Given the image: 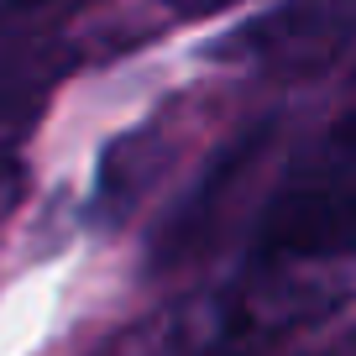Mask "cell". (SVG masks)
I'll return each instance as SVG.
<instances>
[{"label":"cell","instance_id":"3","mask_svg":"<svg viewBox=\"0 0 356 356\" xmlns=\"http://www.w3.org/2000/svg\"><path fill=\"white\" fill-rule=\"evenodd\" d=\"M173 6H184V11H210V6H225V0H173Z\"/></svg>","mask_w":356,"mask_h":356},{"label":"cell","instance_id":"2","mask_svg":"<svg viewBox=\"0 0 356 356\" xmlns=\"http://www.w3.org/2000/svg\"><path fill=\"white\" fill-rule=\"evenodd\" d=\"M257 147H262V136H252V142H241V147H231V152L220 157V163L210 168V173L200 178L189 189V200L178 204L173 215H168V225L157 231V267H173V262H189L194 252H204V241H210V231H215V220H220V210L241 194V184H246V173H252V157H257Z\"/></svg>","mask_w":356,"mask_h":356},{"label":"cell","instance_id":"1","mask_svg":"<svg viewBox=\"0 0 356 356\" xmlns=\"http://www.w3.org/2000/svg\"><path fill=\"white\" fill-rule=\"evenodd\" d=\"M356 273V111L325 121L278 173L236 293L200 335V356H273L341 304Z\"/></svg>","mask_w":356,"mask_h":356}]
</instances>
